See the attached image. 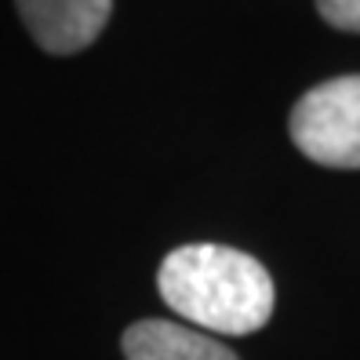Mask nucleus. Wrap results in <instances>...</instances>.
<instances>
[{"label":"nucleus","instance_id":"f257e3e1","mask_svg":"<svg viewBox=\"0 0 360 360\" xmlns=\"http://www.w3.org/2000/svg\"><path fill=\"white\" fill-rule=\"evenodd\" d=\"M157 288L179 321L204 335H255L273 316L269 269L240 248L182 244L160 262Z\"/></svg>","mask_w":360,"mask_h":360},{"label":"nucleus","instance_id":"f03ea898","mask_svg":"<svg viewBox=\"0 0 360 360\" xmlns=\"http://www.w3.org/2000/svg\"><path fill=\"white\" fill-rule=\"evenodd\" d=\"M295 150L324 167H360V73L309 88L288 117Z\"/></svg>","mask_w":360,"mask_h":360},{"label":"nucleus","instance_id":"20e7f679","mask_svg":"<svg viewBox=\"0 0 360 360\" xmlns=\"http://www.w3.org/2000/svg\"><path fill=\"white\" fill-rule=\"evenodd\" d=\"M120 349L128 360H240L229 346L179 321H135Z\"/></svg>","mask_w":360,"mask_h":360},{"label":"nucleus","instance_id":"7ed1b4c3","mask_svg":"<svg viewBox=\"0 0 360 360\" xmlns=\"http://www.w3.org/2000/svg\"><path fill=\"white\" fill-rule=\"evenodd\" d=\"M15 8L48 55H77L102 37L113 0H15Z\"/></svg>","mask_w":360,"mask_h":360},{"label":"nucleus","instance_id":"39448f33","mask_svg":"<svg viewBox=\"0 0 360 360\" xmlns=\"http://www.w3.org/2000/svg\"><path fill=\"white\" fill-rule=\"evenodd\" d=\"M316 15L331 30L360 33V0H316Z\"/></svg>","mask_w":360,"mask_h":360}]
</instances>
